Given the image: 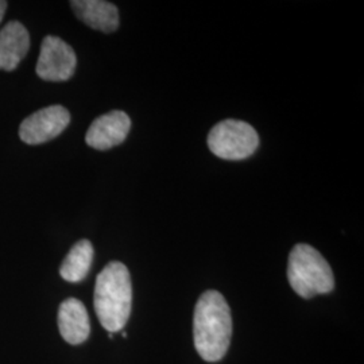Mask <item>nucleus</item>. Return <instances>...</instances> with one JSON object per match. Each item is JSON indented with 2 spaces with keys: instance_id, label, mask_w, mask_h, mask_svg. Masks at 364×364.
Wrapping results in <instances>:
<instances>
[{
  "instance_id": "obj_1",
  "label": "nucleus",
  "mask_w": 364,
  "mask_h": 364,
  "mask_svg": "<svg viewBox=\"0 0 364 364\" xmlns=\"http://www.w3.org/2000/svg\"><path fill=\"white\" fill-rule=\"evenodd\" d=\"M232 336L231 309L223 294L208 290L197 301L193 317L196 351L209 363L220 362Z\"/></svg>"
},
{
  "instance_id": "obj_2",
  "label": "nucleus",
  "mask_w": 364,
  "mask_h": 364,
  "mask_svg": "<svg viewBox=\"0 0 364 364\" xmlns=\"http://www.w3.org/2000/svg\"><path fill=\"white\" fill-rule=\"evenodd\" d=\"M95 312L109 333L122 331L131 314L132 285L129 269L120 262H111L97 275L95 287Z\"/></svg>"
},
{
  "instance_id": "obj_3",
  "label": "nucleus",
  "mask_w": 364,
  "mask_h": 364,
  "mask_svg": "<svg viewBox=\"0 0 364 364\" xmlns=\"http://www.w3.org/2000/svg\"><path fill=\"white\" fill-rule=\"evenodd\" d=\"M287 279L302 299L328 294L335 287V277L329 263L312 246L299 243L290 251Z\"/></svg>"
},
{
  "instance_id": "obj_4",
  "label": "nucleus",
  "mask_w": 364,
  "mask_h": 364,
  "mask_svg": "<svg viewBox=\"0 0 364 364\" xmlns=\"http://www.w3.org/2000/svg\"><path fill=\"white\" fill-rule=\"evenodd\" d=\"M208 146L210 151L221 159L240 161L255 153L259 146V136L246 122L228 119L210 130Z\"/></svg>"
},
{
  "instance_id": "obj_5",
  "label": "nucleus",
  "mask_w": 364,
  "mask_h": 364,
  "mask_svg": "<svg viewBox=\"0 0 364 364\" xmlns=\"http://www.w3.org/2000/svg\"><path fill=\"white\" fill-rule=\"evenodd\" d=\"M77 65L76 53L65 41L49 36L41 45L37 75L46 81H66Z\"/></svg>"
},
{
  "instance_id": "obj_6",
  "label": "nucleus",
  "mask_w": 364,
  "mask_h": 364,
  "mask_svg": "<svg viewBox=\"0 0 364 364\" xmlns=\"http://www.w3.org/2000/svg\"><path fill=\"white\" fill-rule=\"evenodd\" d=\"M70 114L63 105H50L27 117L19 127V138L27 144L49 142L65 130Z\"/></svg>"
},
{
  "instance_id": "obj_7",
  "label": "nucleus",
  "mask_w": 364,
  "mask_h": 364,
  "mask_svg": "<svg viewBox=\"0 0 364 364\" xmlns=\"http://www.w3.org/2000/svg\"><path fill=\"white\" fill-rule=\"evenodd\" d=\"M130 129V117L126 112L111 111L92 123L87 131L85 142L96 150H108L124 142Z\"/></svg>"
},
{
  "instance_id": "obj_8",
  "label": "nucleus",
  "mask_w": 364,
  "mask_h": 364,
  "mask_svg": "<svg viewBox=\"0 0 364 364\" xmlns=\"http://www.w3.org/2000/svg\"><path fill=\"white\" fill-rule=\"evenodd\" d=\"M58 328L65 341L77 346L90 338V316L84 304L77 299H68L58 309Z\"/></svg>"
},
{
  "instance_id": "obj_9",
  "label": "nucleus",
  "mask_w": 364,
  "mask_h": 364,
  "mask_svg": "<svg viewBox=\"0 0 364 364\" xmlns=\"http://www.w3.org/2000/svg\"><path fill=\"white\" fill-rule=\"evenodd\" d=\"M30 49L26 27L11 21L0 30V70L11 72L25 58Z\"/></svg>"
},
{
  "instance_id": "obj_10",
  "label": "nucleus",
  "mask_w": 364,
  "mask_h": 364,
  "mask_svg": "<svg viewBox=\"0 0 364 364\" xmlns=\"http://www.w3.org/2000/svg\"><path fill=\"white\" fill-rule=\"evenodd\" d=\"M70 6L78 19L95 30L114 33L119 27V11L117 6L109 1L73 0Z\"/></svg>"
},
{
  "instance_id": "obj_11",
  "label": "nucleus",
  "mask_w": 364,
  "mask_h": 364,
  "mask_svg": "<svg viewBox=\"0 0 364 364\" xmlns=\"http://www.w3.org/2000/svg\"><path fill=\"white\" fill-rule=\"evenodd\" d=\"M93 260V247L87 239L77 242L68 252L60 267L61 277L68 282H80L90 273Z\"/></svg>"
},
{
  "instance_id": "obj_12",
  "label": "nucleus",
  "mask_w": 364,
  "mask_h": 364,
  "mask_svg": "<svg viewBox=\"0 0 364 364\" xmlns=\"http://www.w3.org/2000/svg\"><path fill=\"white\" fill-rule=\"evenodd\" d=\"M6 10H7V1H4V0H0V22H1L3 16H4Z\"/></svg>"
}]
</instances>
